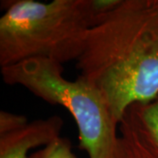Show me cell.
<instances>
[{"instance_id":"1","label":"cell","mask_w":158,"mask_h":158,"mask_svg":"<svg viewBox=\"0 0 158 158\" xmlns=\"http://www.w3.org/2000/svg\"><path fill=\"white\" fill-rule=\"evenodd\" d=\"M76 66L118 124L131 106L156 100L158 0H121L90 27Z\"/></svg>"},{"instance_id":"5","label":"cell","mask_w":158,"mask_h":158,"mask_svg":"<svg viewBox=\"0 0 158 158\" xmlns=\"http://www.w3.org/2000/svg\"><path fill=\"white\" fill-rule=\"evenodd\" d=\"M126 158H158V145L139 114L131 106L118 124Z\"/></svg>"},{"instance_id":"7","label":"cell","mask_w":158,"mask_h":158,"mask_svg":"<svg viewBox=\"0 0 158 158\" xmlns=\"http://www.w3.org/2000/svg\"><path fill=\"white\" fill-rule=\"evenodd\" d=\"M139 114L158 145V98L148 104H135Z\"/></svg>"},{"instance_id":"3","label":"cell","mask_w":158,"mask_h":158,"mask_svg":"<svg viewBox=\"0 0 158 158\" xmlns=\"http://www.w3.org/2000/svg\"><path fill=\"white\" fill-rule=\"evenodd\" d=\"M63 64L34 58L1 68L3 81L19 85L51 105L68 110L79 134V148L89 158H126L118 122L101 92L79 77H63Z\"/></svg>"},{"instance_id":"8","label":"cell","mask_w":158,"mask_h":158,"mask_svg":"<svg viewBox=\"0 0 158 158\" xmlns=\"http://www.w3.org/2000/svg\"><path fill=\"white\" fill-rule=\"evenodd\" d=\"M28 123L25 115H19L2 110L0 112V135L19 129Z\"/></svg>"},{"instance_id":"4","label":"cell","mask_w":158,"mask_h":158,"mask_svg":"<svg viewBox=\"0 0 158 158\" xmlns=\"http://www.w3.org/2000/svg\"><path fill=\"white\" fill-rule=\"evenodd\" d=\"M63 119L58 115L35 119L19 129L0 135V158H31L28 152L47 147L61 137Z\"/></svg>"},{"instance_id":"6","label":"cell","mask_w":158,"mask_h":158,"mask_svg":"<svg viewBox=\"0 0 158 158\" xmlns=\"http://www.w3.org/2000/svg\"><path fill=\"white\" fill-rule=\"evenodd\" d=\"M31 158H77L72 151V145L68 138L59 137L47 147L30 156Z\"/></svg>"},{"instance_id":"2","label":"cell","mask_w":158,"mask_h":158,"mask_svg":"<svg viewBox=\"0 0 158 158\" xmlns=\"http://www.w3.org/2000/svg\"><path fill=\"white\" fill-rule=\"evenodd\" d=\"M0 66L41 58L63 64L77 61L93 26L90 0L1 2Z\"/></svg>"}]
</instances>
